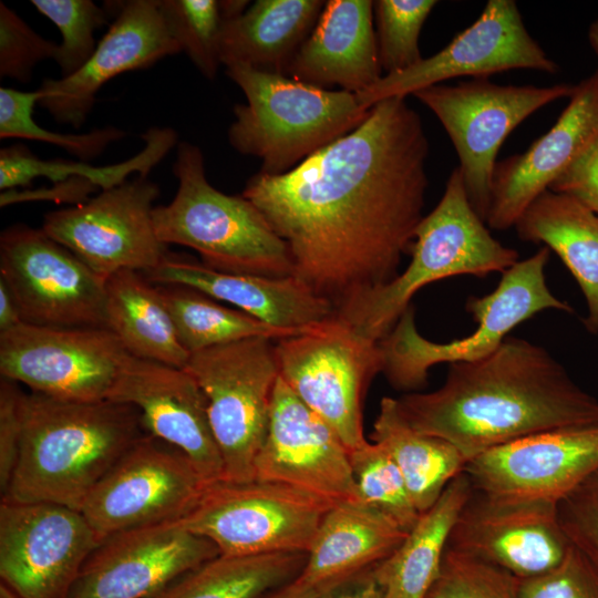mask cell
I'll return each mask as SVG.
<instances>
[{"label": "cell", "instance_id": "cell-1", "mask_svg": "<svg viewBox=\"0 0 598 598\" xmlns=\"http://www.w3.org/2000/svg\"><path fill=\"white\" fill-rule=\"evenodd\" d=\"M427 156L420 115L389 97L293 169L252 175L241 196L287 244L293 276L337 311L398 276L424 217Z\"/></svg>", "mask_w": 598, "mask_h": 598}, {"label": "cell", "instance_id": "cell-2", "mask_svg": "<svg viewBox=\"0 0 598 598\" xmlns=\"http://www.w3.org/2000/svg\"><path fill=\"white\" fill-rule=\"evenodd\" d=\"M396 402L414 430L451 443L466 462L528 435L598 423V400L546 349L511 336L485 357L450 363L437 390Z\"/></svg>", "mask_w": 598, "mask_h": 598}, {"label": "cell", "instance_id": "cell-3", "mask_svg": "<svg viewBox=\"0 0 598 598\" xmlns=\"http://www.w3.org/2000/svg\"><path fill=\"white\" fill-rule=\"evenodd\" d=\"M18 463L1 499L81 508L146 433L140 411L111 400L75 402L22 392Z\"/></svg>", "mask_w": 598, "mask_h": 598}, {"label": "cell", "instance_id": "cell-4", "mask_svg": "<svg viewBox=\"0 0 598 598\" xmlns=\"http://www.w3.org/2000/svg\"><path fill=\"white\" fill-rule=\"evenodd\" d=\"M410 254L403 272L347 302L336 315L362 337L379 342L424 286L460 275L503 274L518 261V251L495 239L472 207L458 167L439 204L419 224Z\"/></svg>", "mask_w": 598, "mask_h": 598}, {"label": "cell", "instance_id": "cell-5", "mask_svg": "<svg viewBox=\"0 0 598 598\" xmlns=\"http://www.w3.org/2000/svg\"><path fill=\"white\" fill-rule=\"evenodd\" d=\"M202 150L177 145L173 173L177 192L167 205L155 206L158 239L194 249L208 268L269 278L293 276L285 240L248 199L224 194L205 174Z\"/></svg>", "mask_w": 598, "mask_h": 598}, {"label": "cell", "instance_id": "cell-6", "mask_svg": "<svg viewBox=\"0 0 598 598\" xmlns=\"http://www.w3.org/2000/svg\"><path fill=\"white\" fill-rule=\"evenodd\" d=\"M246 96L234 106L228 142L261 162L259 172L281 175L355 130L368 116L357 94L324 90L246 65L226 68Z\"/></svg>", "mask_w": 598, "mask_h": 598}, {"label": "cell", "instance_id": "cell-7", "mask_svg": "<svg viewBox=\"0 0 598 598\" xmlns=\"http://www.w3.org/2000/svg\"><path fill=\"white\" fill-rule=\"evenodd\" d=\"M549 256L550 250L544 246L505 270L491 293L470 296L465 308L478 328L458 340L440 343L422 337L415 326V309L410 305L392 330L379 341L381 372L389 383L396 390H419L426 385L431 367L487 355L511 330L536 313L547 309L573 312V308L554 296L546 283L545 267Z\"/></svg>", "mask_w": 598, "mask_h": 598}, {"label": "cell", "instance_id": "cell-8", "mask_svg": "<svg viewBox=\"0 0 598 598\" xmlns=\"http://www.w3.org/2000/svg\"><path fill=\"white\" fill-rule=\"evenodd\" d=\"M274 341L254 337L212 347L190 353L184 367L206 396L223 480H255V458L267 435L279 378Z\"/></svg>", "mask_w": 598, "mask_h": 598}, {"label": "cell", "instance_id": "cell-9", "mask_svg": "<svg viewBox=\"0 0 598 598\" xmlns=\"http://www.w3.org/2000/svg\"><path fill=\"white\" fill-rule=\"evenodd\" d=\"M279 375L322 417L350 451L363 444L362 405L382 371L379 342L359 334L336 313L275 342Z\"/></svg>", "mask_w": 598, "mask_h": 598}, {"label": "cell", "instance_id": "cell-10", "mask_svg": "<svg viewBox=\"0 0 598 598\" xmlns=\"http://www.w3.org/2000/svg\"><path fill=\"white\" fill-rule=\"evenodd\" d=\"M333 505L280 483L219 480L206 485L179 523L212 540L220 555L307 554Z\"/></svg>", "mask_w": 598, "mask_h": 598}, {"label": "cell", "instance_id": "cell-11", "mask_svg": "<svg viewBox=\"0 0 598 598\" xmlns=\"http://www.w3.org/2000/svg\"><path fill=\"white\" fill-rule=\"evenodd\" d=\"M575 85H499L475 78L456 85L436 84L412 95L430 109L457 153L468 200L485 221L491 205L496 156L505 138L526 117L563 97Z\"/></svg>", "mask_w": 598, "mask_h": 598}, {"label": "cell", "instance_id": "cell-12", "mask_svg": "<svg viewBox=\"0 0 598 598\" xmlns=\"http://www.w3.org/2000/svg\"><path fill=\"white\" fill-rule=\"evenodd\" d=\"M0 279L25 323L106 328V281L42 228L16 224L1 233Z\"/></svg>", "mask_w": 598, "mask_h": 598}, {"label": "cell", "instance_id": "cell-13", "mask_svg": "<svg viewBox=\"0 0 598 598\" xmlns=\"http://www.w3.org/2000/svg\"><path fill=\"white\" fill-rule=\"evenodd\" d=\"M158 196V185L138 175L84 203L45 214L41 228L105 281L120 270L144 274L168 254L154 225Z\"/></svg>", "mask_w": 598, "mask_h": 598}, {"label": "cell", "instance_id": "cell-14", "mask_svg": "<svg viewBox=\"0 0 598 598\" xmlns=\"http://www.w3.org/2000/svg\"><path fill=\"white\" fill-rule=\"evenodd\" d=\"M127 354L106 328L22 322L0 332L1 377L58 400H106Z\"/></svg>", "mask_w": 598, "mask_h": 598}, {"label": "cell", "instance_id": "cell-15", "mask_svg": "<svg viewBox=\"0 0 598 598\" xmlns=\"http://www.w3.org/2000/svg\"><path fill=\"white\" fill-rule=\"evenodd\" d=\"M207 484L182 451L145 434L93 488L81 513L102 540L125 529L181 520Z\"/></svg>", "mask_w": 598, "mask_h": 598}, {"label": "cell", "instance_id": "cell-16", "mask_svg": "<svg viewBox=\"0 0 598 598\" xmlns=\"http://www.w3.org/2000/svg\"><path fill=\"white\" fill-rule=\"evenodd\" d=\"M100 542L80 511L1 499L0 577L21 598H66Z\"/></svg>", "mask_w": 598, "mask_h": 598}, {"label": "cell", "instance_id": "cell-17", "mask_svg": "<svg viewBox=\"0 0 598 598\" xmlns=\"http://www.w3.org/2000/svg\"><path fill=\"white\" fill-rule=\"evenodd\" d=\"M513 69L553 74L558 65L530 37L514 0H488L481 16L441 51L406 70L383 75L357 97L370 110L382 100L406 97L450 79L488 78Z\"/></svg>", "mask_w": 598, "mask_h": 598}, {"label": "cell", "instance_id": "cell-18", "mask_svg": "<svg viewBox=\"0 0 598 598\" xmlns=\"http://www.w3.org/2000/svg\"><path fill=\"white\" fill-rule=\"evenodd\" d=\"M447 547L524 580L556 568L571 545L560 526L557 504L492 496L472 488Z\"/></svg>", "mask_w": 598, "mask_h": 598}, {"label": "cell", "instance_id": "cell-19", "mask_svg": "<svg viewBox=\"0 0 598 598\" xmlns=\"http://www.w3.org/2000/svg\"><path fill=\"white\" fill-rule=\"evenodd\" d=\"M218 555L179 520L125 529L100 542L66 598H150Z\"/></svg>", "mask_w": 598, "mask_h": 598}, {"label": "cell", "instance_id": "cell-20", "mask_svg": "<svg viewBox=\"0 0 598 598\" xmlns=\"http://www.w3.org/2000/svg\"><path fill=\"white\" fill-rule=\"evenodd\" d=\"M254 470L255 480L285 484L333 504L361 499L349 450L280 375Z\"/></svg>", "mask_w": 598, "mask_h": 598}, {"label": "cell", "instance_id": "cell-21", "mask_svg": "<svg viewBox=\"0 0 598 598\" xmlns=\"http://www.w3.org/2000/svg\"><path fill=\"white\" fill-rule=\"evenodd\" d=\"M598 471V423L549 430L493 447L466 463L473 489L558 504Z\"/></svg>", "mask_w": 598, "mask_h": 598}, {"label": "cell", "instance_id": "cell-22", "mask_svg": "<svg viewBox=\"0 0 598 598\" xmlns=\"http://www.w3.org/2000/svg\"><path fill=\"white\" fill-rule=\"evenodd\" d=\"M107 400L136 408L146 433L182 451L207 483L223 480L206 396L185 369L127 354Z\"/></svg>", "mask_w": 598, "mask_h": 598}, {"label": "cell", "instance_id": "cell-23", "mask_svg": "<svg viewBox=\"0 0 598 598\" xmlns=\"http://www.w3.org/2000/svg\"><path fill=\"white\" fill-rule=\"evenodd\" d=\"M114 13L93 55L79 71L68 78L45 79L38 89V103L56 122L81 127L97 92L110 80L181 52L164 21L159 0L120 2Z\"/></svg>", "mask_w": 598, "mask_h": 598}, {"label": "cell", "instance_id": "cell-24", "mask_svg": "<svg viewBox=\"0 0 598 598\" xmlns=\"http://www.w3.org/2000/svg\"><path fill=\"white\" fill-rule=\"evenodd\" d=\"M554 126L529 148L496 163L488 228L515 226L525 209L598 137V70L575 85Z\"/></svg>", "mask_w": 598, "mask_h": 598}, {"label": "cell", "instance_id": "cell-25", "mask_svg": "<svg viewBox=\"0 0 598 598\" xmlns=\"http://www.w3.org/2000/svg\"><path fill=\"white\" fill-rule=\"evenodd\" d=\"M143 275L154 285L196 289L278 328L302 330L336 313L328 300L295 276L269 278L218 271L194 258L169 252L156 268Z\"/></svg>", "mask_w": 598, "mask_h": 598}, {"label": "cell", "instance_id": "cell-26", "mask_svg": "<svg viewBox=\"0 0 598 598\" xmlns=\"http://www.w3.org/2000/svg\"><path fill=\"white\" fill-rule=\"evenodd\" d=\"M373 14L371 0L326 1L286 75L324 90L359 94L370 89L383 76Z\"/></svg>", "mask_w": 598, "mask_h": 598}, {"label": "cell", "instance_id": "cell-27", "mask_svg": "<svg viewBox=\"0 0 598 598\" xmlns=\"http://www.w3.org/2000/svg\"><path fill=\"white\" fill-rule=\"evenodd\" d=\"M406 532L360 501L336 503L323 516L297 577L326 588L388 558Z\"/></svg>", "mask_w": 598, "mask_h": 598}, {"label": "cell", "instance_id": "cell-28", "mask_svg": "<svg viewBox=\"0 0 598 598\" xmlns=\"http://www.w3.org/2000/svg\"><path fill=\"white\" fill-rule=\"evenodd\" d=\"M324 4L323 0L255 1L243 14L224 20L219 34L221 64L286 75Z\"/></svg>", "mask_w": 598, "mask_h": 598}, {"label": "cell", "instance_id": "cell-29", "mask_svg": "<svg viewBox=\"0 0 598 598\" xmlns=\"http://www.w3.org/2000/svg\"><path fill=\"white\" fill-rule=\"evenodd\" d=\"M514 227L522 240L545 244L559 256L586 299L584 326L598 334V215L576 199L547 189Z\"/></svg>", "mask_w": 598, "mask_h": 598}, {"label": "cell", "instance_id": "cell-30", "mask_svg": "<svg viewBox=\"0 0 598 598\" xmlns=\"http://www.w3.org/2000/svg\"><path fill=\"white\" fill-rule=\"evenodd\" d=\"M472 492L463 472L422 513L401 545L373 567L382 598H426L436 580L452 528Z\"/></svg>", "mask_w": 598, "mask_h": 598}, {"label": "cell", "instance_id": "cell-31", "mask_svg": "<svg viewBox=\"0 0 598 598\" xmlns=\"http://www.w3.org/2000/svg\"><path fill=\"white\" fill-rule=\"evenodd\" d=\"M106 328L131 355L182 368L189 353L182 346L157 285L142 272L120 270L107 278Z\"/></svg>", "mask_w": 598, "mask_h": 598}, {"label": "cell", "instance_id": "cell-32", "mask_svg": "<svg viewBox=\"0 0 598 598\" xmlns=\"http://www.w3.org/2000/svg\"><path fill=\"white\" fill-rule=\"evenodd\" d=\"M371 439L382 445L398 465L421 514L434 505L467 463L451 443L414 430L393 398L381 400Z\"/></svg>", "mask_w": 598, "mask_h": 598}, {"label": "cell", "instance_id": "cell-33", "mask_svg": "<svg viewBox=\"0 0 598 598\" xmlns=\"http://www.w3.org/2000/svg\"><path fill=\"white\" fill-rule=\"evenodd\" d=\"M306 559L301 553L218 555L150 598H259L297 578Z\"/></svg>", "mask_w": 598, "mask_h": 598}, {"label": "cell", "instance_id": "cell-34", "mask_svg": "<svg viewBox=\"0 0 598 598\" xmlns=\"http://www.w3.org/2000/svg\"><path fill=\"white\" fill-rule=\"evenodd\" d=\"M142 138L144 147L135 156L122 163L100 167L63 159L44 161L20 144L2 147L0 189L4 192L28 186L34 178L45 177L53 184L80 179L104 190L123 184L134 172L147 176L177 144V134L171 127H151Z\"/></svg>", "mask_w": 598, "mask_h": 598}, {"label": "cell", "instance_id": "cell-35", "mask_svg": "<svg viewBox=\"0 0 598 598\" xmlns=\"http://www.w3.org/2000/svg\"><path fill=\"white\" fill-rule=\"evenodd\" d=\"M157 287L178 339L189 354L254 337L279 340L305 330L270 326L239 309L225 307L214 298L189 287L176 285H157Z\"/></svg>", "mask_w": 598, "mask_h": 598}, {"label": "cell", "instance_id": "cell-36", "mask_svg": "<svg viewBox=\"0 0 598 598\" xmlns=\"http://www.w3.org/2000/svg\"><path fill=\"white\" fill-rule=\"evenodd\" d=\"M349 457L361 499L410 532L421 513L411 498L401 471L385 448L365 441L350 451Z\"/></svg>", "mask_w": 598, "mask_h": 598}, {"label": "cell", "instance_id": "cell-37", "mask_svg": "<svg viewBox=\"0 0 598 598\" xmlns=\"http://www.w3.org/2000/svg\"><path fill=\"white\" fill-rule=\"evenodd\" d=\"M39 90L25 92L12 87H0V137L24 138L53 144L82 161L100 156L110 144L122 140L125 131L107 126L86 133H58L38 125L33 107L39 102Z\"/></svg>", "mask_w": 598, "mask_h": 598}, {"label": "cell", "instance_id": "cell-38", "mask_svg": "<svg viewBox=\"0 0 598 598\" xmlns=\"http://www.w3.org/2000/svg\"><path fill=\"white\" fill-rule=\"evenodd\" d=\"M168 31L197 70L208 80L219 66V34L224 17L216 0H159Z\"/></svg>", "mask_w": 598, "mask_h": 598}, {"label": "cell", "instance_id": "cell-39", "mask_svg": "<svg viewBox=\"0 0 598 598\" xmlns=\"http://www.w3.org/2000/svg\"><path fill=\"white\" fill-rule=\"evenodd\" d=\"M436 4L435 0L373 1L380 63L386 74L406 70L423 59L419 38Z\"/></svg>", "mask_w": 598, "mask_h": 598}, {"label": "cell", "instance_id": "cell-40", "mask_svg": "<svg viewBox=\"0 0 598 598\" xmlns=\"http://www.w3.org/2000/svg\"><path fill=\"white\" fill-rule=\"evenodd\" d=\"M31 4L61 32L62 42L54 58L61 78L74 74L90 60L97 47L95 31L115 10L114 6L107 10L91 0H32Z\"/></svg>", "mask_w": 598, "mask_h": 598}, {"label": "cell", "instance_id": "cell-41", "mask_svg": "<svg viewBox=\"0 0 598 598\" xmlns=\"http://www.w3.org/2000/svg\"><path fill=\"white\" fill-rule=\"evenodd\" d=\"M520 579L450 547L426 598H520Z\"/></svg>", "mask_w": 598, "mask_h": 598}, {"label": "cell", "instance_id": "cell-42", "mask_svg": "<svg viewBox=\"0 0 598 598\" xmlns=\"http://www.w3.org/2000/svg\"><path fill=\"white\" fill-rule=\"evenodd\" d=\"M58 44L33 31L0 2V76L28 82L38 63L55 58Z\"/></svg>", "mask_w": 598, "mask_h": 598}, {"label": "cell", "instance_id": "cell-43", "mask_svg": "<svg viewBox=\"0 0 598 598\" xmlns=\"http://www.w3.org/2000/svg\"><path fill=\"white\" fill-rule=\"evenodd\" d=\"M569 544L598 569V471L557 504Z\"/></svg>", "mask_w": 598, "mask_h": 598}, {"label": "cell", "instance_id": "cell-44", "mask_svg": "<svg viewBox=\"0 0 598 598\" xmlns=\"http://www.w3.org/2000/svg\"><path fill=\"white\" fill-rule=\"evenodd\" d=\"M520 598H598V569L575 547L553 570L520 580Z\"/></svg>", "mask_w": 598, "mask_h": 598}, {"label": "cell", "instance_id": "cell-45", "mask_svg": "<svg viewBox=\"0 0 598 598\" xmlns=\"http://www.w3.org/2000/svg\"><path fill=\"white\" fill-rule=\"evenodd\" d=\"M22 390L9 379L0 380V489L3 496L14 473L21 442Z\"/></svg>", "mask_w": 598, "mask_h": 598}, {"label": "cell", "instance_id": "cell-46", "mask_svg": "<svg viewBox=\"0 0 598 598\" xmlns=\"http://www.w3.org/2000/svg\"><path fill=\"white\" fill-rule=\"evenodd\" d=\"M598 215V137L550 184Z\"/></svg>", "mask_w": 598, "mask_h": 598}, {"label": "cell", "instance_id": "cell-47", "mask_svg": "<svg viewBox=\"0 0 598 598\" xmlns=\"http://www.w3.org/2000/svg\"><path fill=\"white\" fill-rule=\"evenodd\" d=\"M96 188L80 179H71L65 183L54 184L51 188H43L28 192H17L14 189L1 192V207L27 200H54L56 203H76L81 204L89 199V194Z\"/></svg>", "mask_w": 598, "mask_h": 598}, {"label": "cell", "instance_id": "cell-48", "mask_svg": "<svg viewBox=\"0 0 598 598\" xmlns=\"http://www.w3.org/2000/svg\"><path fill=\"white\" fill-rule=\"evenodd\" d=\"M319 590L321 598H382L373 567Z\"/></svg>", "mask_w": 598, "mask_h": 598}, {"label": "cell", "instance_id": "cell-49", "mask_svg": "<svg viewBox=\"0 0 598 598\" xmlns=\"http://www.w3.org/2000/svg\"><path fill=\"white\" fill-rule=\"evenodd\" d=\"M17 302L6 282L0 279V332L22 323Z\"/></svg>", "mask_w": 598, "mask_h": 598}, {"label": "cell", "instance_id": "cell-50", "mask_svg": "<svg viewBox=\"0 0 598 598\" xmlns=\"http://www.w3.org/2000/svg\"><path fill=\"white\" fill-rule=\"evenodd\" d=\"M259 598H321V592L318 587L295 578Z\"/></svg>", "mask_w": 598, "mask_h": 598}, {"label": "cell", "instance_id": "cell-51", "mask_svg": "<svg viewBox=\"0 0 598 598\" xmlns=\"http://www.w3.org/2000/svg\"><path fill=\"white\" fill-rule=\"evenodd\" d=\"M588 40L594 52L598 56V18L589 27Z\"/></svg>", "mask_w": 598, "mask_h": 598}, {"label": "cell", "instance_id": "cell-52", "mask_svg": "<svg viewBox=\"0 0 598 598\" xmlns=\"http://www.w3.org/2000/svg\"><path fill=\"white\" fill-rule=\"evenodd\" d=\"M0 598H21V597L16 591H13L8 585L1 581Z\"/></svg>", "mask_w": 598, "mask_h": 598}]
</instances>
